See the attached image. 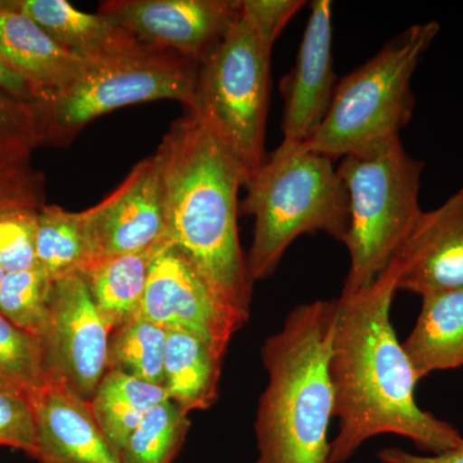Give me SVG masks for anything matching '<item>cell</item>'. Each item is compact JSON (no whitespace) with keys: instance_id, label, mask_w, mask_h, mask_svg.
Wrapping results in <instances>:
<instances>
[{"instance_id":"obj_1","label":"cell","mask_w":463,"mask_h":463,"mask_svg":"<svg viewBox=\"0 0 463 463\" xmlns=\"http://www.w3.org/2000/svg\"><path fill=\"white\" fill-rule=\"evenodd\" d=\"M397 281L392 259L373 285L337 300L330 376L339 430L331 441V463L349 461L381 434L410 439L431 455L463 441L455 426L417 404L419 380L390 318Z\"/></svg>"},{"instance_id":"obj_2","label":"cell","mask_w":463,"mask_h":463,"mask_svg":"<svg viewBox=\"0 0 463 463\" xmlns=\"http://www.w3.org/2000/svg\"><path fill=\"white\" fill-rule=\"evenodd\" d=\"M155 154L165 190L167 242L245 325L252 298L239 234V192L245 172L188 112L173 121Z\"/></svg>"},{"instance_id":"obj_3","label":"cell","mask_w":463,"mask_h":463,"mask_svg":"<svg viewBox=\"0 0 463 463\" xmlns=\"http://www.w3.org/2000/svg\"><path fill=\"white\" fill-rule=\"evenodd\" d=\"M337 300H317L289 312L265 340L268 383L255 420V463H331L334 419L330 356Z\"/></svg>"},{"instance_id":"obj_4","label":"cell","mask_w":463,"mask_h":463,"mask_svg":"<svg viewBox=\"0 0 463 463\" xmlns=\"http://www.w3.org/2000/svg\"><path fill=\"white\" fill-rule=\"evenodd\" d=\"M243 187L242 214L254 216V239L246 257L252 283L272 276L298 237L323 232L345 245L349 197L334 160L304 143L282 141Z\"/></svg>"},{"instance_id":"obj_5","label":"cell","mask_w":463,"mask_h":463,"mask_svg":"<svg viewBox=\"0 0 463 463\" xmlns=\"http://www.w3.org/2000/svg\"><path fill=\"white\" fill-rule=\"evenodd\" d=\"M423 166L405 151L401 137L341 158L337 172L350 210V267L341 294L373 285L403 246L422 214Z\"/></svg>"},{"instance_id":"obj_6","label":"cell","mask_w":463,"mask_h":463,"mask_svg":"<svg viewBox=\"0 0 463 463\" xmlns=\"http://www.w3.org/2000/svg\"><path fill=\"white\" fill-rule=\"evenodd\" d=\"M439 30L434 21L411 26L344 76L321 127L304 145L335 160L401 137L413 115L414 71Z\"/></svg>"},{"instance_id":"obj_7","label":"cell","mask_w":463,"mask_h":463,"mask_svg":"<svg viewBox=\"0 0 463 463\" xmlns=\"http://www.w3.org/2000/svg\"><path fill=\"white\" fill-rule=\"evenodd\" d=\"M272 48L240 12L200 63L194 99L185 109L227 148L246 179L265 158Z\"/></svg>"},{"instance_id":"obj_8","label":"cell","mask_w":463,"mask_h":463,"mask_svg":"<svg viewBox=\"0 0 463 463\" xmlns=\"http://www.w3.org/2000/svg\"><path fill=\"white\" fill-rule=\"evenodd\" d=\"M199 66L187 58L149 48L87 62L67 87L35 103L42 145L66 147L99 116L136 103L173 99L188 109Z\"/></svg>"},{"instance_id":"obj_9","label":"cell","mask_w":463,"mask_h":463,"mask_svg":"<svg viewBox=\"0 0 463 463\" xmlns=\"http://www.w3.org/2000/svg\"><path fill=\"white\" fill-rule=\"evenodd\" d=\"M109 332L83 274L53 279L47 322L39 337L48 376L90 402L108 373Z\"/></svg>"},{"instance_id":"obj_10","label":"cell","mask_w":463,"mask_h":463,"mask_svg":"<svg viewBox=\"0 0 463 463\" xmlns=\"http://www.w3.org/2000/svg\"><path fill=\"white\" fill-rule=\"evenodd\" d=\"M241 0H108L99 14L149 50L201 63L239 18Z\"/></svg>"},{"instance_id":"obj_11","label":"cell","mask_w":463,"mask_h":463,"mask_svg":"<svg viewBox=\"0 0 463 463\" xmlns=\"http://www.w3.org/2000/svg\"><path fill=\"white\" fill-rule=\"evenodd\" d=\"M83 216L91 261L167 242L165 190L157 155L139 161L118 188L84 210Z\"/></svg>"},{"instance_id":"obj_12","label":"cell","mask_w":463,"mask_h":463,"mask_svg":"<svg viewBox=\"0 0 463 463\" xmlns=\"http://www.w3.org/2000/svg\"><path fill=\"white\" fill-rule=\"evenodd\" d=\"M138 316L165 330L196 335L224 354L232 336L243 326L188 259L169 242L152 261Z\"/></svg>"},{"instance_id":"obj_13","label":"cell","mask_w":463,"mask_h":463,"mask_svg":"<svg viewBox=\"0 0 463 463\" xmlns=\"http://www.w3.org/2000/svg\"><path fill=\"white\" fill-rule=\"evenodd\" d=\"M336 74L332 57V3H310V16L294 69L283 76V141L306 143L330 109Z\"/></svg>"},{"instance_id":"obj_14","label":"cell","mask_w":463,"mask_h":463,"mask_svg":"<svg viewBox=\"0 0 463 463\" xmlns=\"http://www.w3.org/2000/svg\"><path fill=\"white\" fill-rule=\"evenodd\" d=\"M39 463H121L90 402L63 381L48 376L30 395Z\"/></svg>"},{"instance_id":"obj_15","label":"cell","mask_w":463,"mask_h":463,"mask_svg":"<svg viewBox=\"0 0 463 463\" xmlns=\"http://www.w3.org/2000/svg\"><path fill=\"white\" fill-rule=\"evenodd\" d=\"M394 259L398 291L423 298L463 288V190L422 212Z\"/></svg>"},{"instance_id":"obj_16","label":"cell","mask_w":463,"mask_h":463,"mask_svg":"<svg viewBox=\"0 0 463 463\" xmlns=\"http://www.w3.org/2000/svg\"><path fill=\"white\" fill-rule=\"evenodd\" d=\"M0 58L32 85L38 102L67 87L87 65L8 0H0Z\"/></svg>"},{"instance_id":"obj_17","label":"cell","mask_w":463,"mask_h":463,"mask_svg":"<svg viewBox=\"0 0 463 463\" xmlns=\"http://www.w3.org/2000/svg\"><path fill=\"white\" fill-rule=\"evenodd\" d=\"M51 38L85 62H99L145 50V45L102 14L72 7L66 0H8Z\"/></svg>"},{"instance_id":"obj_18","label":"cell","mask_w":463,"mask_h":463,"mask_svg":"<svg viewBox=\"0 0 463 463\" xmlns=\"http://www.w3.org/2000/svg\"><path fill=\"white\" fill-rule=\"evenodd\" d=\"M421 298L416 325L402 344L419 381L463 367V288Z\"/></svg>"},{"instance_id":"obj_19","label":"cell","mask_w":463,"mask_h":463,"mask_svg":"<svg viewBox=\"0 0 463 463\" xmlns=\"http://www.w3.org/2000/svg\"><path fill=\"white\" fill-rule=\"evenodd\" d=\"M224 353L190 332L167 330L161 388L184 413L209 410L218 399Z\"/></svg>"},{"instance_id":"obj_20","label":"cell","mask_w":463,"mask_h":463,"mask_svg":"<svg viewBox=\"0 0 463 463\" xmlns=\"http://www.w3.org/2000/svg\"><path fill=\"white\" fill-rule=\"evenodd\" d=\"M165 243L136 254L99 259L81 272L109 330L138 316L152 261Z\"/></svg>"},{"instance_id":"obj_21","label":"cell","mask_w":463,"mask_h":463,"mask_svg":"<svg viewBox=\"0 0 463 463\" xmlns=\"http://www.w3.org/2000/svg\"><path fill=\"white\" fill-rule=\"evenodd\" d=\"M165 399L161 386L109 370L90 404L100 429L118 453L146 413Z\"/></svg>"},{"instance_id":"obj_22","label":"cell","mask_w":463,"mask_h":463,"mask_svg":"<svg viewBox=\"0 0 463 463\" xmlns=\"http://www.w3.org/2000/svg\"><path fill=\"white\" fill-rule=\"evenodd\" d=\"M90 261L83 212L45 203L38 212L36 265L57 279L83 272Z\"/></svg>"},{"instance_id":"obj_23","label":"cell","mask_w":463,"mask_h":463,"mask_svg":"<svg viewBox=\"0 0 463 463\" xmlns=\"http://www.w3.org/2000/svg\"><path fill=\"white\" fill-rule=\"evenodd\" d=\"M167 330L141 316L109 332L108 371L116 370L161 386Z\"/></svg>"},{"instance_id":"obj_24","label":"cell","mask_w":463,"mask_h":463,"mask_svg":"<svg viewBox=\"0 0 463 463\" xmlns=\"http://www.w3.org/2000/svg\"><path fill=\"white\" fill-rule=\"evenodd\" d=\"M187 416L169 399L152 407L118 450L121 463H173L190 430Z\"/></svg>"},{"instance_id":"obj_25","label":"cell","mask_w":463,"mask_h":463,"mask_svg":"<svg viewBox=\"0 0 463 463\" xmlns=\"http://www.w3.org/2000/svg\"><path fill=\"white\" fill-rule=\"evenodd\" d=\"M52 286L53 279L39 265L5 274L0 286V315L39 339L47 322Z\"/></svg>"},{"instance_id":"obj_26","label":"cell","mask_w":463,"mask_h":463,"mask_svg":"<svg viewBox=\"0 0 463 463\" xmlns=\"http://www.w3.org/2000/svg\"><path fill=\"white\" fill-rule=\"evenodd\" d=\"M47 379L41 340L0 315V389L29 398Z\"/></svg>"},{"instance_id":"obj_27","label":"cell","mask_w":463,"mask_h":463,"mask_svg":"<svg viewBox=\"0 0 463 463\" xmlns=\"http://www.w3.org/2000/svg\"><path fill=\"white\" fill-rule=\"evenodd\" d=\"M39 210L16 207L0 212V268L5 274L36 267Z\"/></svg>"},{"instance_id":"obj_28","label":"cell","mask_w":463,"mask_h":463,"mask_svg":"<svg viewBox=\"0 0 463 463\" xmlns=\"http://www.w3.org/2000/svg\"><path fill=\"white\" fill-rule=\"evenodd\" d=\"M39 146L42 136L35 105L0 90V155L30 157Z\"/></svg>"},{"instance_id":"obj_29","label":"cell","mask_w":463,"mask_h":463,"mask_svg":"<svg viewBox=\"0 0 463 463\" xmlns=\"http://www.w3.org/2000/svg\"><path fill=\"white\" fill-rule=\"evenodd\" d=\"M45 179L30 157L0 155V212L16 207L42 209L45 205Z\"/></svg>"},{"instance_id":"obj_30","label":"cell","mask_w":463,"mask_h":463,"mask_svg":"<svg viewBox=\"0 0 463 463\" xmlns=\"http://www.w3.org/2000/svg\"><path fill=\"white\" fill-rule=\"evenodd\" d=\"M0 446L23 450L30 457L36 452L35 420L29 399L5 389H0Z\"/></svg>"},{"instance_id":"obj_31","label":"cell","mask_w":463,"mask_h":463,"mask_svg":"<svg viewBox=\"0 0 463 463\" xmlns=\"http://www.w3.org/2000/svg\"><path fill=\"white\" fill-rule=\"evenodd\" d=\"M307 2L303 0H241V14L272 45Z\"/></svg>"},{"instance_id":"obj_32","label":"cell","mask_w":463,"mask_h":463,"mask_svg":"<svg viewBox=\"0 0 463 463\" xmlns=\"http://www.w3.org/2000/svg\"><path fill=\"white\" fill-rule=\"evenodd\" d=\"M380 463H463V441L439 455H414L398 447L383 448L377 453Z\"/></svg>"},{"instance_id":"obj_33","label":"cell","mask_w":463,"mask_h":463,"mask_svg":"<svg viewBox=\"0 0 463 463\" xmlns=\"http://www.w3.org/2000/svg\"><path fill=\"white\" fill-rule=\"evenodd\" d=\"M0 90L24 102L33 103V105L38 102V96L32 85L12 70L2 58H0Z\"/></svg>"},{"instance_id":"obj_34","label":"cell","mask_w":463,"mask_h":463,"mask_svg":"<svg viewBox=\"0 0 463 463\" xmlns=\"http://www.w3.org/2000/svg\"><path fill=\"white\" fill-rule=\"evenodd\" d=\"M5 273L3 272L2 268H0V286H2L3 279H5Z\"/></svg>"}]
</instances>
